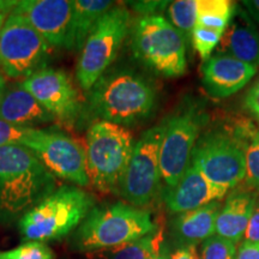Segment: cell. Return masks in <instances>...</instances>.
Segmentation results:
<instances>
[{"label":"cell","mask_w":259,"mask_h":259,"mask_svg":"<svg viewBox=\"0 0 259 259\" xmlns=\"http://www.w3.org/2000/svg\"><path fill=\"white\" fill-rule=\"evenodd\" d=\"M168 18L170 24L191 40L197 25V0H177L168 6Z\"/></svg>","instance_id":"24"},{"label":"cell","mask_w":259,"mask_h":259,"mask_svg":"<svg viewBox=\"0 0 259 259\" xmlns=\"http://www.w3.org/2000/svg\"><path fill=\"white\" fill-rule=\"evenodd\" d=\"M6 89H8V83H6V78L3 74H0V103H2L3 97H4Z\"/></svg>","instance_id":"38"},{"label":"cell","mask_w":259,"mask_h":259,"mask_svg":"<svg viewBox=\"0 0 259 259\" xmlns=\"http://www.w3.org/2000/svg\"><path fill=\"white\" fill-rule=\"evenodd\" d=\"M222 32H219L211 29L203 28L196 25L192 31V40L194 50L198 52L200 59L206 61L211 57V53L221 41Z\"/></svg>","instance_id":"28"},{"label":"cell","mask_w":259,"mask_h":259,"mask_svg":"<svg viewBox=\"0 0 259 259\" xmlns=\"http://www.w3.org/2000/svg\"><path fill=\"white\" fill-rule=\"evenodd\" d=\"M228 191L227 187L209 181L191 163L179 183L173 189L164 191L163 199L167 209L178 215L212 202H220Z\"/></svg>","instance_id":"16"},{"label":"cell","mask_w":259,"mask_h":259,"mask_svg":"<svg viewBox=\"0 0 259 259\" xmlns=\"http://www.w3.org/2000/svg\"><path fill=\"white\" fill-rule=\"evenodd\" d=\"M252 132V131H251ZM250 131L240 134L215 130L198 138L192 151L191 163L212 184L234 189L245 180L246 137Z\"/></svg>","instance_id":"8"},{"label":"cell","mask_w":259,"mask_h":259,"mask_svg":"<svg viewBox=\"0 0 259 259\" xmlns=\"http://www.w3.org/2000/svg\"><path fill=\"white\" fill-rule=\"evenodd\" d=\"M48 42L23 16L11 12L0 29V67L12 79L31 76L47 67Z\"/></svg>","instance_id":"9"},{"label":"cell","mask_w":259,"mask_h":259,"mask_svg":"<svg viewBox=\"0 0 259 259\" xmlns=\"http://www.w3.org/2000/svg\"><path fill=\"white\" fill-rule=\"evenodd\" d=\"M200 259H238L236 244L213 235L202 244Z\"/></svg>","instance_id":"26"},{"label":"cell","mask_w":259,"mask_h":259,"mask_svg":"<svg viewBox=\"0 0 259 259\" xmlns=\"http://www.w3.org/2000/svg\"><path fill=\"white\" fill-rule=\"evenodd\" d=\"M221 203L212 202L202 208L181 212L171 222V231L179 246H197L216 234V219Z\"/></svg>","instance_id":"20"},{"label":"cell","mask_w":259,"mask_h":259,"mask_svg":"<svg viewBox=\"0 0 259 259\" xmlns=\"http://www.w3.org/2000/svg\"><path fill=\"white\" fill-rule=\"evenodd\" d=\"M257 70L253 65L216 53L203 64V87L213 99H226L240 92L255 76Z\"/></svg>","instance_id":"15"},{"label":"cell","mask_w":259,"mask_h":259,"mask_svg":"<svg viewBox=\"0 0 259 259\" xmlns=\"http://www.w3.org/2000/svg\"><path fill=\"white\" fill-rule=\"evenodd\" d=\"M235 8V3L229 0H197V25L223 34Z\"/></svg>","instance_id":"22"},{"label":"cell","mask_w":259,"mask_h":259,"mask_svg":"<svg viewBox=\"0 0 259 259\" xmlns=\"http://www.w3.org/2000/svg\"><path fill=\"white\" fill-rule=\"evenodd\" d=\"M242 240H244L242 242H246V244L259 246V199L255 203L253 211H252Z\"/></svg>","instance_id":"30"},{"label":"cell","mask_w":259,"mask_h":259,"mask_svg":"<svg viewBox=\"0 0 259 259\" xmlns=\"http://www.w3.org/2000/svg\"><path fill=\"white\" fill-rule=\"evenodd\" d=\"M18 2H8V0H0V29L5 23L6 18L14 11Z\"/></svg>","instance_id":"36"},{"label":"cell","mask_w":259,"mask_h":259,"mask_svg":"<svg viewBox=\"0 0 259 259\" xmlns=\"http://www.w3.org/2000/svg\"><path fill=\"white\" fill-rule=\"evenodd\" d=\"M164 126L166 121L153 126L135 143L119 193L131 205L138 208L149 205L160 191V147Z\"/></svg>","instance_id":"10"},{"label":"cell","mask_w":259,"mask_h":259,"mask_svg":"<svg viewBox=\"0 0 259 259\" xmlns=\"http://www.w3.org/2000/svg\"><path fill=\"white\" fill-rule=\"evenodd\" d=\"M0 120L22 127L35 128L34 126L56 121V118L50 114L30 93L18 84L6 89L0 103Z\"/></svg>","instance_id":"19"},{"label":"cell","mask_w":259,"mask_h":259,"mask_svg":"<svg viewBox=\"0 0 259 259\" xmlns=\"http://www.w3.org/2000/svg\"><path fill=\"white\" fill-rule=\"evenodd\" d=\"M241 4L252 21L259 24V0H245Z\"/></svg>","instance_id":"35"},{"label":"cell","mask_w":259,"mask_h":259,"mask_svg":"<svg viewBox=\"0 0 259 259\" xmlns=\"http://www.w3.org/2000/svg\"><path fill=\"white\" fill-rule=\"evenodd\" d=\"M257 200L258 192L253 190H233L216 219L215 235L236 245L241 242Z\"/></svg>","instance_id":"18"},{"label":"cell","mask_w":259,"mask_h":259,"mask_svg":"<svg viewBox=\"0 0 259 259\" xmlns=\"http://www.w3.org/2000/svg\"><path fill=\"white\" fill-rule=\"evenodd\" d=\"M88 105L94 116L126 127L151 115L156 92L153 84L135 71L112 70L89 90Z\"/></svg>","instance_id":"2"},{"label":"cell","mask_w":259,"mask_h":259,"mask_svg":"<svg viewBox=\"0 0 259 259\" xmlns=\"http://www.w3.org/2000/svg\"><path fill=\"white\" fill-rule=\"evenodd\" d=\"M21 85L65 125H73L83 111L79 92L63 70L45 67L22 80Z\"/></svg>","instance_id":"13"},{"label":"cell","mask_w":259,"mask_h":259,"mask_svg":"<svg viewBox=\"0 0 259 259\" xmlns=\"http://www.w3.org/2000/svg\"><path fill=\"white\" fill-rule=\"evenodd\" d=\"M131 29V14L125 6H113L99 19L80 50L77 80L89 92L107 72Z\"/></svg>","instance_id":"7"},{"label":"cell","mask_w":259,"mask_h":259,"mask_svg":"<svg viewBox=\"0 0 259 259\" xmlns=\"http://www.w3.org/2000/svg\"><path fill=\"white\" fill-rule=\"evenodd\" d=\"M169 248L166 244H163V246L161 247V250L157 252V254L155 255L153 259H169Z\"/></svg>","instance_id":"37"},{"label":"cell","mask_w":259,"mask_h":259,"mask_svg":"<svg viewBox=\"0 0 259 259\" xmlns=\"http://www.w3.org/2000/svg\"><path fill=\"white\" fill-rule=\"evenodd\" d=\"M57 185L56 177L28 148H0V223L19 222Z\"/></svg>","instance_id":"1"},{"label":"cell","mask_w":259,"mask_h":259,"mask_svg":"<svg viewBox=\"0 0 259 259\" xmlns=\"http://www.w3.org/2000/svg\"><path fill=\"white\" fill-rule=\"evenodd\" d=\"M169 259H200L197 247L192 245L178 246L176 250L169 252Z\"/></svg>","instance_id":"33"},{"label":"cell","mask_w":259,"mask_h":259,"mask_svg":"<svg viewBox=\"0 0 259 259\" xmlns=\"http://www.w3.org/2000/svg\"><path fill=\"white\" fill-rule=\"evenodd\" d=\"M136 58L164 77L183 76L187 70L186 41L163 16H141L132 28Z\"/></svg>","instance_id":"6"},{"label":"cell","mask_w":259,"mask_h":259,"mask_svg":"<svg viewBox=\"0 0 259 259\" xmlns=\"http://www.w3.org/2000/svg\"><path fill=\"white\" fill-rule=\"evenodd\" d=\"M73 50H82L99 19L114 6L105 0H72Z\"/></svg>","instance_id":"21"},{"label":"cell","mask_w":259,"mask_h":259,"mask_svg":"<svg viewBox=\"0 0 259 259\" xmlns=\"http://www.w3.org/2000/svg\"><path fill=\"white\" fill-rule=\"evenodd\" d=\"M170 2H136L132 3V6L142 16H160V12Z\"/></svg>","instance_id":"31"},{"label":"cell","mask_w":259,"mask_h":259,"mask_svg":"<svg viewBox=\"0 0 259 259\" xmlns=\"http://www.w3.org/2000/svg\"><path fill=\"white\" fill-rule=\"evenodd\" d=\"M244 103L246 109L259 121V79L248 89Z\"/></svg>","instance_id":"32"},{"label":"cell","mask_w":259,"mask_h":259,"mask_svg":"<svg viewBox=\"0 0 259 259\" xmlns=\"http://www.w3.org/2000/svg\"><path fill=\"white\" fill-rule=\"evenodd\" d=\"M216 53L259 67V29L242 5H236Z\"/></svg>","instance_id":"17"},{"label":"cell","mask_w":259,"mask_h":259,"mask_svg":"<svg viewBox=\"0 0 259 259\" xmlns=\"http://www.w3.org/2000/svg\"><path fill=\"white\" fill-rule=\"evenodd\" d=\"M22 145L36 155L54 177L77 186H89L85 147L70 136L54 130L30 128Z\"/></svg>","instance_id":"11"},{"label":"cell","mask_w":259,"mask_h":259,"mask_svg":"<svg viewBox=\"0 0 259 259\" xmlns=\"http://www.w3.org/2000/svg\"><path fill=\"white\" fill-rule=\"evenodd\" d=\"M30 127H22L0 120V148L8 145H22Z\"/></svg>","instance_id":"29"},{"label":"cell","mask_w":259,"mask_h":259,"mask_svg":"<svg viewBox=\"0 0 259 259\" xmlns=\"http://www.w3.org/2000/svg\"><path fill=\"white\" fill-rule=\"evenodd\" d=\"M135 141L124 126L99 120L87 132L85 156L90 185L101 193H120Z\"/></svg>","instance_id":"5"},{"label":"cell","mask_w":259,"mask_h":259,"mask_svg":"<svg viewBox=\"0 0 259 259\" xmlns=\"http://www.w3.org/2000/svg\"><path fill=\"white\" fill-rule=\"evenodd\" d=\"M153 215L144 208L118 202L95 206L73 235V246L83 252L108 251L155 233Z\"/></svg>","instance_id":"3"},{"label":"cell","mask_w":259,"mask_h":259,"mask_svg":"<svg viewBox=\"0 0 259 259\" xmlns=\"http://www.w3.org/2000/svg\"><path fill=\"white\" fill-rule=\"evenodd\" d=\"M51 47L73 50L72 5L67 0H23L14 9Z\"/></svg>","instance_id":"14"},{"label":"cell","mask_w":259,"mask_h":259,"mask_svg":"<svg viewBox=\"0 0 259 259\" xmlns=\"http://www.w3.org/2000/svg\"><path fill=\"white\" fill-rule=\"evenodd\" d=\"M160 147L161 180L164 191L173 189L191 164L192 151L202 127L208 121L205 113L187 109L166 119Z\"/></svg>","instance_id":"12"},{"label":"cell","mask_w":259,"mask_h":259,"mask_svg":"<svg viewBox=\"0 0 259 259\" xmlns=\"http://www.w3.org/2000/svg\"><path fill=\"white\" fill-rule=\"evenodd\" d=\"M0 259H54V253L45 242L27 241L14 250L0 252Z\"/></svg>","instance_id":"27"},{"label":"cell","mask_w":259,"mask_h":259,"mask_svg":"<svg viewBox=\"0 0 259 259\" xmlns=\"http://www.w3.org/2000/svg\"><path fill=\"white\" fill-rule=\"evenodd\" d=\"M238 259H259V246L241 242L238 248Z\"/></svg>","instance_id":"34"},{"label":"cell","mask_w":259,"mask_h":259,"mask_svg":"<svg viewBox=\"0 0 259 259\" xmlns=\"http://www.w3.org/2000/svg\"><path fill=\"white\" fill-rule=\"evenodd\" d=\"M246 181L251 190L259 192V131L253 130L245 149Z\"/></svg>","instance_id":"25"},{"label":"cell","mask_w":259,"mask_h":259,"mask_svg":"<svg viewBox=\"0 0 259 259\" xmlns=\"http://www.w3.org/2000/svg\"><path fill=\"white\" fill-rule=\"evenodd\" d=\"M94 208L95 197L88 191L61 186L19 220V231L28 241L60 240L79 227Z\"/></svg>","instance_id":"4"},{"label":"cell","mask_w":259,"mask_h":259,"mask_svg":"<svg viewBox=\"0 0 259 259\" xmlns=\"http://www.w3.org/2000/svg\"><path fill=\"white\" fill-rule=\"evenodd\" d=\"M164 244L163 229L107 251V259H153Z\"/></svg>","instance_id":"23"}]
</instances>
